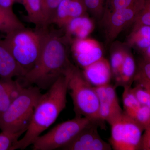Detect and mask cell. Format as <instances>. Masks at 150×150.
Returning <instances> with one entry per match:
<instances>
[{"label":"cell","instance_id":"7c38bea8","mask_svg":"<svg viewBox=\"0 0 150 150\" xmlns=\"http://www.w3.org/2000/svg\"><path fill=\"white\" fill-rule=\"evenodd\" d=\"M87 10L83 0H62L59 4L51 21L63 28L73 19L85 15Z\"/></svg>","mask_w":150,"mask_h":150},{"label":"cell","instance_id":"44dd1931","mask_svg":"<svg viewBox=\"0 0 150 150\" xmlns=\"http://www.w3.org/2000/svg\"><path fill=\"white\" fill-rule=\"evenodd\" d=\"M127 45L120 42L112 43L110 47V64L112 77H117L124 61Z\"/></svg>","mask_w":150,"mask_h":150},{"label":"cell","instance_id":"f546056e","mask_svg":"<svg viewBox=\"0 0 150 150\" xmlns=\"http://www.w3.org/2000/svg\"><path fill=\"white\" fill-rule=\"evenodd\" d=\"M20 137L2 131L0 133V150H11L13 145Z\"/></svg>","mask_w":150,"mask_h":150},{"label":"cell","instance_id":"4316f807","mask_svg":"<svg viewBox=\"0 0 150 150\" xmlns=\"http://www.w3.org/2000/svg\"><path fill=\"white\" fill-rule=\"evenodd\" d=\"M87 11L98 18H102L104 11V0H83Z\"/></svg>","mask_w":150,"mask_h":150},{"label":"cell","instance_id":"ac0fdd59","mask_svg":"<svg viewBox=\"0 0 150 150\" xmlns=\"http://www.w3.org/2000/svg\"><path fill=\"white\" fill-rule=\"evenodd\" d=\"M126 44L142 53L150 46V26H141L132 30L127 38Z\"/></svg>","mask_w":150,"mask_h":150},{"label":"cell","instance_id":"ffe728a7","mask_svg":"<svg viewBox=\"0 0 150 150\" xmlns=\"http://www.w3.org/2000/svg\"><path fill=\"white\" fill-rule=\"evenodd\" d=\"M25 27L14 13L13 10L0 7V32L6 34Z\"/></svg>","mask_w":150,"mask_h":150},{"label":"cell","instance_id":"5b68a950","mask_svg":"<svg viewBox=\"0 0 150 150\" xmlns=\"http://www.w3.org/2000/svg\"><path fill=\"white\" fill-rule=\"evenodd\" d=\"M68 91L74 104L76 116L85 117L105 129L99 116V101L94 87L86 79L82 72L74 65L69 72Z\"/></svg>","mask_w":150,"mask_h":150},{"label":"cell","instance_id":"6da1fadb","mask_svg":"<svg viewBox=\"0 0 150 150\" xmlns=\"http://www.w3.org/2000/svg\"><path fill=\"white\" fill-rule=\"evenodd\" d=\"M61 30L48 29L38 60L33 68L20 79L23 87L34 85L48 90L56 80L73 66L69 58L68 43Z\"/></svg>","mask_w":150,"mask_h":150},{"label":"cell","instance_id":"836d02e7","mask_svg":"<svg viewBox=\"0 0 150 150\" xmlns=\"http://www.w3.org/2000/svg\"><path fill=\"white\" fill-rule=\"evenodd\" d=\"M104 1H105V0H104Z\"/></svg>","mask_w":150,"mask_h":150},{"label":"cell","instance_id":"d6986e66","mask_svg":"<svg viewBox=\"0 0 150 150\" xmlns=\"http://www.w3.org/2000/svg\"><path fill=\"white\" fill-rule=\"evenodd\" d=\"M115 86L110 83L105 85L94 87L99 104L118 110H122L115 91Z\"/></svg>","mask_w":150,"mask_h":150},{"label":"cell","instance_id":"d6a6232c","mask_svg":"<svg viewBox=\"0 0 150 150\" xmlns=\"http://www.w3.org/2000/svg\"><path fill=\"white\" fill-rule=\"evenodd\" d=\"M20 0H14L15 2V3H16V2L20 3Z\"/></svg>","mask_w":150,"mask_h":150},{"label":"cell","instance_id":"5bb4252c","mask_svg":"<svg viewBox=\"0 0 150 150\" xmlns=\"http://www.w3.org/2000/svg\"><path fill=\"white\" fill-rule=\"evenodd\" d=\"M25 73L9 51L3 39L0 38V79H20Z\"/></svg>","mask_w":150,"mask_h":150},{"label":"cell","instance_id":"484cf974","mask_svg":"<svg viewBox=\"0 0 150 150\" xmlns=\"http://www.w3.org/2000/svg\"><path fill=\"white\" fill-rule=\"evenodd\" d=\"M62 0H41L45 24L48 27L51 24L52 19L58 6Z\"/></svg>","mask_w":150,"mask_h":150},{"label":"cell","instance_id":"1f68e13d","mask_svg":"<svg viewBox=\"0 0 150 150\" xmlns=\"http://www.w3.org/2000/svg\"><path fill=\"white\" fill-rule=\"evenodd\" d=\"M14 0H0V7L7 9H13Z\"/></svg>","mask_w":150,"mask_h":150},{"label":"cell","instance_id":"8fae6325","mask_svg":"<svg viewBox=\"0 0 150 150\" xmlns=\"http://www.w3.org/2000/svg\"><path fill=\"white\" fill-rule=\"evenodd\" d=\"M83 69L82 72L84 77L93 87L110 83L112 74L110 62L104 57Z\"/></svg>","mask_w":150,"mask_h":150},{"label":"cell","instance_id":"277c9868","mask_svg":"<svg viewBox=\"0 0 150 150\" xmlns=\"http://www.w3.org/2000/svg\"><path fill=\"white\" fill-rule=\"evenodd\" d=\"M41 94L40 89L36 86L23 87L18 96L0 115L1 131L20 136L25 133Z\"/></svg>","mask_w":150,"mask_h":150},{"label":"cell","instance_id":"9a60e30c","mask_svg":"<svg viewBox=\"0 0 150 150\" xmlns=\"http://www.w3.org/2000/svg\"><path fill=\"white\" fill-rule=\"evenodd\" d=\"M23 88L18 79H0V115L18 96Z\"/></svg>","mask_w":150,"mask_h":150},{"label":"cell","instance_id":"cb8c5ba5","mask_svg":"<svg viewBox=\"0 0 150 150\" xmlns=\"http://www.w3.org/2000/svg\"><path fill=\"white\" fill-rule=\"evenodd\" d=\"M123 108L125 113L131 112L141 106L132 91L131 86L124 87L122 94Z\"/></svg>","mask_w":150,"mask_h":150},{"label":"cell","instance_id":"ba28073f","mask_svg":"<svg viewBox=\"0 0 150 150\" xmlns=\"http://www.w3.org/2000/svg\"><path fill=\"white\" fill-rule=\"evenodd\" d=\"M146 1L137 0L128 7L114 11L103 16L102 22L108 43H112L123 30L132 24Z\"/></svg>","mask_w":150,"mask_h":150},{"label":"cell","instance_id":"3957f363","mask_svg":"<svg viewBox=\"0 0 150 150\" xmlns=\"http://www.w3.org/2000/svg\"><path fill=\"white\" fill-rule=\"evenodd\" d=\"M48 30V28L30 29L24 27L6 34L3 39L25 75L38 60Z\"/></svg>","mask_w":150,"mask_h":150},{"label":"cell","instance_id":"603a6c76","mask_svg":"<svg viewBox=\"0 0 150 150\" xmlns=\"http://www.w3.org/2000/svg\"><path fill=\"white\" fill-rule=\"evenodd\" d=\"M124 113L139 124L145 129L150 127V107L142 105L131 112Z\"/></svg>","mask_w":150,"mask_h":150},{"label":"cell","instance_id":"f1b7e54d","mask_svg":"<svg viewBox=\"0 0 150 150\" xmlns=\"http://www.w3.org/2000/svg\"><path fill=\"white\" fill-rule=\"evenodd\" d=\"M132 89L140 104L150 107V89L146 88L140 85H136Z\"/></svg>","mask_w":150,"mask_h":150},{"label":"cell","instance_id":"9c48e42d","mask_svg":"<svg viewBox=\"0 0 150 150\" xmlns=\"http://www.w3.org/2000/svg\"><path fill=\"white\" fill-rule=\"evenodd\" d=\"M99 126L93 124L81 131L74 139L64 147V150H111L110 144L103 139L98 128Z\"/></svg>","mask_w":150,"mask_h":150},{"label":"cell","instance_id":"2e32d148","mask_svg":"<svg viewBox=\"0 0 150 150\" xmlns=\"http://www.w3.org/2000/svg\"><path fill=\"white\" fill-rule=\"evenodd\" d=\"M137 64L130 47L127 46L124 61L121 70L117 77L114 80L115 86H131L136 72Z\"/></svg>","mask_w":150,"mask_h":150},{"label":"cell","instance_id":"d4e9b609","mask_svg":"<svg viewBox=\"0 0 150 150\" xmlns=\"http://www.w3.org/2000/svg\"><path fill=\"white\" fill-rule=\"evenodd\" d=\"M134 30L143 26H150V0H146L144 6L137 14L133 23Z\"/></svg>","mask_w":150,"mask_h":150},{"label":"cell","instance_id":"7402d4cb","mask_svg":"<svg viewBox=\"0 0 150 150\" xmlns=\"http://www.w3.org/2000/svg\"><path fill=\"white\" fill-rule=\"evenodd\" d=\"M133 83L150 89V61L142 58L138 61Z\"/></svg>","mask_w":150,"mask_h":150},{"label":"cell","instance_id":"4dcf8cb0","mask_svg":"<svg viewBox=\"0 0 150 150\" xmlns=\"http://www.w3.org/2000/svg\"><path fill=\"white\" fill-rule=\"evenodd\" d=\"M150 149V127L146 128L142 134L140 150Z\"/></svg>","mask_w":150,"mask_h":150},{"label":"cell","instance_id":"8992f818","mask_svg":"<svg viewBox=\"0 0 150 150\" xmlns=\"http://www.w3.org/2000/svg\"><path fill=\"white\" fill-rule=\"evenodd\" d=\"M93 124L94 123L85 117L75 116L72 119L59 123L46 134L39 136L31 145L32 149H62L71 142L83 130Z\"/></svg>","mask_w":150,"mask_h":150},{"label":"cell","instance_id":"83f0119b","mask_svg":"<svg viewBox=\"0 0 150 150\" xmlns=\"http://www.w3.org/2000/svg\"><path fill=\"white\" fill-rule=\"evenodd\" d=\"M137 0H107L103 16L132 5Z\"/></svg>","mask_w":150,"mask_h":150},{"label":"cell","instance_id":"30bf717a","mask_svg":"<svg viewBox=\"0 0 150 150\" xmlns=\"http://www.w3.org/2000/svg\"><path fill=\"white\" fill-rule=\"evenodd\" d=\"M70 43L75 60L83 68L103 57L102 47L96 40L86 38L74 39Z\"/></svg>","mask_w":150,"mask_h":150},{"label":"cell","instance_id":"7a4b0ae2","mask_svg":"<svg viewBox=\"0 0 150 150\" xmlns=\"http://www.w3.org/2000/svg\"><path fill=\"white\" fill-rule=\"evenodd\" d=\"M69 70L65 74L60 76L46 92L42 93L24 136L15 142L11 150H23L32 145L43 131L55 122L65 109Z\"/></svg>","mask_w":150,"mask_h":150},{"label":"cell","instance_id":"52a82bcc","mask_svg":"<svg viewBox=\"0 0 150 150\" xmlns=\"http://www.w3.org/2000/svg\"><path fill=\"white\" fill-rule=\"evenodd\" d=\"M111 126L109 142L114 150H140L145 129L124 112Z\"/></svg>","mask_w":150,"mask_h":150},{"label":"cell","instance_id":"4fadbf2b","mask_svg":"<svg viewBox=\"0 0 150 150\" xmlns=\"http://www.w3.org/2000/svg\"><path fill=\"white\" fill-rule=\"evenodd\" d=\"M94 28L91 19L85 15L73 19L62 29L68 43L74 39H83L88 37Z\"/></svg>","mask_w":150,"mask_h":150},{"label":"cell","instance_id":"e0dca14e","mask_svg":"<svg viewBox=\"0 0 150 150\" xmlns=\"http://www.w3.org/2000/svg\"><path fill=\"white\" fill-rule=\"evenodd\" d=\"M20 3L24 6L28 21L37 28H46L43 16L41 0H20Z\"/></svg>","mask_w":150,"mask_h":150}]
</instances>
